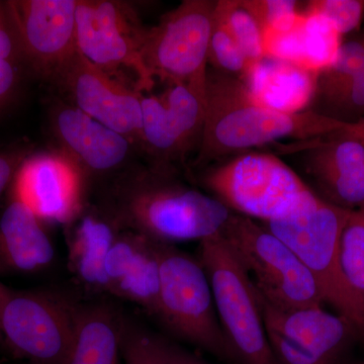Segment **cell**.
Listing matches in <instances>:
<instances>
[{"mask_svg":"<svg viewBox=\"0 0 364 364\" xmlns=\"http://www.w3.org/2000/svg\"><path fill=\"white\" fill-rule=\"evenodd\" d=\"M160 243L122 229L105 264V293L140 306L155 317L159 294Z\"/></svg>","mask_w":364,"mask_h":364,"instance_id":"e0dca14e","label":"cell"},{"mask_svg":"<svg viewBox=\"0 0 364 364\" xmlns=\"http://www.w3.org/2000/svg\"><path fill=\"white\" fill-rule=\"evenodd\" d=\"M148 28L131 4L117 0H77L76 49L83 58L109 75L124 79L130 70L136 88L150 92L154 85L141 51Z\"/></svg>","mask_w":364,"mask_h":364,"instance_id":"9c48e42d","label":"cell"},{"mask_svg":"<svg viewBox=\"0 0 364 364\" xmlns=\"http://www.w3.org/2000/svg\"><path fill=\"white\" fill-rule=\"evenodd\" d=\"M121 356L124 364H166L161 337L146 331L128 318H124Z\"/></svg>","mask_w":364,"mask_h":364,"instance_id":"484cf974","label":"cell"},{"mask_svg":"<svg viewBox=\"0 0 364 364\" xmlns=\"http://www.w3.org/2000/svg\"><path fill=\"white\" fill-rule=\"evenodd\" d=\"M53 83L79 111L141 146L143 93L129 81L109 75L77 52Z\"/></svg>","mask_w":364,"mask_h":364,"instance_id":"5bb4252c","label":"cell"},{"mask_svg":"<svg viewBox=\"0 0 364 364\" xmlns=\"http://www.w3.org/2000/svg\"><path fill=\"white\" fill-rule=\"evenodd\" d=\"M255 291L279 364H335L358 329L343 316L327 312L322 306L280 308Z\"/></svg>","mask_w":364,"mask_h":364,"instance_id":"8fae6325","label":"cell"},{"mask_svg":"<svg viewBox=\"0 0 364 364\" xmlns=\"http://www.w3.org/2000/svg\"><path fill=\"white\" fill-rule=\"evenodd\" d=\"M227 23L250 65L264 58L262 30L255 18L241 6L240 1L230 0Z\"/></svg>","mask_w":364,"mask_h":364,"instance_id":"4316f807","label":"cell"},{"mask_svg":"<svg viewBox=\"0 0 364 364\" xmlns=\"http://www.w3.org/2000/svg\"><path fill=\"white\" fill-rule=\"evenodd\" d=\"M21 66L0 59V117L16 102L21 88Z\"/></svg>","mask_w":364,"mask_h":364,"instance_id":"1f68e13d","label":"cell"},{"mask_svg":"<svg viewBox=\"0 0 364 364\" xmlns=\"http://www.w3.org/2000/svg\"><path fill=\"white\" fill-rule=\"evenodd\" d=\"M205 83H173L161 97L142 95L141 146L152 164L174 167L198 151L205 114Z\"/></svg>","mask_w":364,"mask_h":364,"instance_id":"7c38bea8","label":"cell"},{"mask_svg":"<svg viewBox=\"0 0 364 364\" xmlns=\"http://www.w3.org/2000/svg\"><path fill=\"white\" fill-rule=\"evenodd\" d=\"M217 2L184 0L157 26L148 28L141 51L151 78L173 83H205Z\"/></svg>","mask_w":364,"mask_h":364,"instance_id":"30bf717a","label":"cell"},{"mask_svg":"<svg viewBox=\"0 0 364 364\" xmlns=\"http://www.w3.org/2000/svg\"><path fill=\"white\" fill-rule=\"evenodd\" d=\"M56 257L44 222L25 203L9 196L0 215V274H35L47 270Z\"/></svg>","mask_w":364,"mask_h":364,"instance_id":"ac0fdd59","label":"cell"},{"mask_svg":"<svg viewBox=\"0 0 364 364\" xmlns=\"http://www.w3.org/2000/svg\"><path fill=\"white\" fill-rule=\"evenodd\" d=\"M33 151V146L26 142L0 146V196L9 191L21 165Z\"/></svg>","mask_w":364,"mask_h":364,"instance_id":"f546056e","label":"cell"},{"mask_svg":"<svg viewBox=\"0 0 364 364\" xmlns=\"http://www.w3.org/2000/svg\"><path fill=\"white\" fill-rule=\"evenodd\" d=\"M97 205L123 229L176 246L219 235L233 213L182 181L174 167L155 164L112 177Z\"/></svg>","mask_w":364,"mask_h":364,"instance_id":"6da1fadb","label":"cell"},{"mask_svg":"<svg viewBox=\"0 0 364 364\" xmlns=\"http://www.w3.org/2000/svg\"><path fill=\"white\" fill-rule=\"evenodd\" d=\"M200 183L231 212L262 223L293 215L316 196L289 165L262 153L205 168Z\"/></svg>","mask_w":364,"mask_h":364,"instance_id":"277c9868","label":"cell"},{"mask_svg":"<svg viewBox=\"0 0 364 364\" xmlns=\"http://www.w3.org/2000/svg\"><path fill=\"white\" fill-rule=\"evenodd\" d=\"M159 264L155 318L178 338L236 364L220 323L210 279L200 259L176 245L160 244Z\"/></svg>","mask_w":364,"mask_h":364,"instance_id":"5b68a950","label":"cell"},{"mask_svg":"<svg viewBox=\"0 0 364 364\" xmlns=\"http://www.w3.org/2000/svg\"><path fill=\"white\" fill-rule=\"evenodd\" d=\"M220 323L236 364H279L268 342L255 289L221 234L200 242Z\"/></svg>","mask_w":364,"mask_h":364,"instance_id":"ba28073f","label":"cell"},{"mask_svg":"<svg viewBox=\"0 0 364 364\" xmlns=\"http://www.w3.org/2000/svg\"><path fill=\"white\" fill-rule=\"evenodd\" d=\"M23 66L53 81L77 53V0H9Z\"/></svg>","mask_w":364,"mask_h":364,"instance_id":"9a60e30c","label":"cell"},{"mask_svg":"<svg viewBox=\"0 0 364 364\" xmlns=\"http://www.w3.org/2000/svg\"><path fill=\"white\" fill-rule=\"evenodd\" d=\"M351 210L316 195L293 215L262 225L293 249L313 275L324 303L364 329L363 299L352 289L341 262L342 234Z\"/></svg>","mask_w":364,"mask_h":364,"instance_id":"3957f363","label":"cell"},{"mask_svg":"<svg viewBox=\"0 0 364 364\" xmlns=\"http://www.w3.org/2000/svg\"><path fill=\"white\" fill-rule=\"evenodd\" d=\"M80 304L47 289L0 287L4 347L30 364H62L70 350Z\"/></svg>","mask_w":364,"mask_h":364,"instance_id":"52a82bcc","label":"cell"},{"mask_svg":"<svg viewBox=\"0 0 364 364\" xmlns=\"http://www.w3.org/2000/svg\"><path fill=\"white\" fill-rule=\"evenodd\" d=\"M0 59L23 66L18 31L7 1H0Z\"/></svg>","mask_w":364,"mask_h":364,"instance_id":"4dcf8cb0","label":"cell"},{"mask_svg":"<svg viewBox=\"0 0 364 364\" xmlns=\"http://www.w3.org/2000/svg\"><path fill=\"white\" fill-rule=\"evenodd\" d=\"M308 11L322 14L328 18L340 35L350 33L360 23L364 1L360 0H317L309 4Z\"/></svg>","mask_w":364,"mask_h":364,"instance_id":"f1b7e54d","label":"cell"},{"mask_svg":"<svg viewBox=\"0 0 364 364\" xmlns=\"http://www.w3.org/2000/svg\"><path fill=\"white\" fill-rule=\"evenodd\" d=\"M161 345L166 364H210L178 345L162 338Z\"/></svg>","mask_w":364,"mask_h":364,"instance_id":"d6a6232c","label":"cell"},{"mask_svg":"<svg viewBox=\"0 0 364 364\" xmlns=\"http://www.w3.org/2000/svg\"><path fill=\"white\" fill-rule=\"evenodd\" d=\"M240 4L255 18L262 33L291 30L301 16L296 11V1L291 0H247Z\"/></svg>","mask_w":364,"mask_h":364,"instance_id":"83f0119b","label":"cell"},{"mask_svg":"<svg viewBox=\"0 0 364 364\" xmlns=\"http://www.w3.org/2000/svg\"><path fill=\"white\" fill-rule=\"evenodd\" d=\"M341 262L346 279L364 303V205L351 210L345 225Z\"/></svg>","mask_w":364,"mask_h":364,"instance_id":"d4e9b609","label":"cell"},{"mask_svg":"<svg viewBox=\"0 0 364 364\" xmlns=\"http://www.w3.org/2000/svg\"><path fill=\"white\" fill-rule=\"evenodd\" d=\"M122 229L104 208L88 202L67 225L69 269L88 291L107 294L105 260Z\"/></svg>","mask_w":364,"mask_h":364,"instance_id":"d6986e66","label":"cell"},{"mask_svg":"<svg viewBox=\"0 0 364 364\" xmlns=\"http://www.w3.org/2000/svg\"><path fill=\"white\" fill-rule=\"evenodd\" d=\"M124 318L107 301L80 304L73 342L62 364H119Z\"/></svg>","mask_w":364,"mask_h":364,"instance_id":"44dd1931","label":"cell"},{"mask_svg":"<svg viewBox=\"0 0 364 364\" xmlns=\"http://www.w3.org/2000/svg\"><path fill=\"white\" fill-rule=\"evenodd\" d=\"M303 36L306 69L321 74L335 63L341 48V35L322 14L306 11Z\"/></svg>","mask_w":364,"mask_h":364,"instance_id":"7402d4cb","label":"cell"},{"mask_svg":"<svg viewBox=\"0 0 364 364\" xmlns=\"http://www.w3.org/2000/svg\"><path fill=\"white\" fill-rule=\"evenodd\" d=\"M2 282H0V287H1ZM0 348H6L4 347V339H2L1 334H0Z\"/></svg>","mask_w":364,"mask_h":364,"instance_id":"e575fe53","label":"cell"},{"mask_svg":"<svg viewBox=\"0 0 364 364\" xmlns=\"http://www.w3.org/2000/svg\"><path fill=\"white\" fill-rule=\"evenodd\" d=\"M337 140H353L364 145V119L345 124L341 130L332 134Z\"/></svg>","mask_w":364,"mask_h":364,"instance_id":"836d02e7","label":"cell"},{"mask_svg":"<svg viewBox=\"0 0 364 364\" xmlns=\"http://www.w3.org/2000/svg\"><path fill=\"white\" fill-rule=\"evenodd\" d=\"M220 234L254 289L272 305L296 309L324 303L313 275L293 249L262 224L232 213Z\"/></svg>","mask_w":364,"mask_h":364,"instance_id":"8992f818","label":"cell"},{"mask_svg":"<svg viewBox=\"0 0 364 364\" xmlns=\"http://www.w3.org/2000/svg\"><path fill=\"white\" fill-rule=\"evenodd\" d=\"M363 364H364V363H363Z\"/></svg>","mask_w":364,"mask_h":364,"instance_id":"d590c367","label":"cell"},{"mask_svg":"<svg viewBox=\"0 0 364 364\" xmlns=\"http://www.w3.org/2000/svg\"><path fill=\"white\" fill-rule=\"evenodd\" d=\"M364 165V145L353 140H338L324 146L314 155L311 168L326 186L340 176Z\"/></svg>","mask_w":364,"mask_h":364,"instance_id":"cb8c5ba5","label":"cell"},{"mask_svg":"<svg viewBox=\"0 0 364 364\" xmlns=\"http://www.w3.org/2000/svg\"><path fill=\"white\" fill-rule=\"evenodd\" d=\"M318 74L303 67L264 57L251 64L244 75L251 97L273 111H306L317 92Z\"/></svg>","mask_w":364,"mask_h":364,"instance_id":"ffe728a7","label":"cell"},{"mask_svg":"<svg viewBox=\"0 0 364 364\" xmlns=\"http://www.w3.org/2000/svg\"><path fill=\"white\" fill-rule=\"evenodd\" d=\"M345 124L312 109L296 114L273 111L253 100L243 80L208 71L205 122L193 167L207 168L228 155L280 139L332 135Z\"/></svg>","mask_w":364,"mask_h":364,"instance_id":"7a4b0ae2","label":"cell"},{"mask_svg":"<svg viewBox=\"0 0 364 364\" xmlns=\"http://www.w3.org/2000/svg\"><path fill=\"white\" fill-rule=\"evenodd\" d=\"M229 7L230 0L217 1L215 4L208 62H212L225 73L229 72L245 75L250 63L230 32L227 23Z\"/></svg>","mask_w":364,"mask_h":364,"instance_id":"603a6c76","label":"cell"},{"mask_svg":"<svg viewBox=\"0 0 364 364\" xmlns=\"http://www.w3.org/2000/svg\"><path fill=\"white\" fill-rule=\"evenodd\" d=\"M85 174L58 148L33 151L21 165L9 188L45 224L67 226L87 203Z\"/></svg>","mask_w":364,"mask_h":364,"instance_id":"4fadbf2b","label":"cell"},{"mask_svg":"<svg viewBox=\"0 0 364 364\" xmlns=\"http://www.w3.org/2000/svg\"><path fill=\"white\" fill-rule=\"evenodd\" d=\"M51 129L57 148L80 167L88 183L121 173L136 148L128 138L68 102L53 107Z\"/></svg>","mask_w":364,"mask_h":364,"instance_id":"2e32d148","label":"cell"}]
</instances>
